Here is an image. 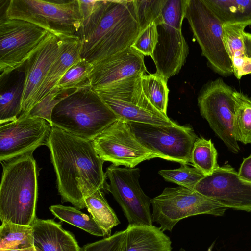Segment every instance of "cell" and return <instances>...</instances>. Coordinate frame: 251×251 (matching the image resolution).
<instances>
[{"mask_svg": "<svg viewBox=\"0 0 251 251\" xmlns=\"http://www.w3.org/2000/svg\"><path fill=\"white\" fill-rule=\"evenodd\" d=\"M46 146L62 202H70L79 210L86 208L85 198L105 189L107 185L104 161L97 153L92 141L52 126Z\"/></svg>", "mask_w": 251, "mask_h": 251, "instance_id": "6da1fadb", "label": "cell"}, {"mask_svg": "<svg viewBox=\"0 0 251 251\" xmlns=\"http://www.w3.org/2000/svg\"><path fill=\"white\" fill-rule=\"evenodd\" d=\"M140 31L133 0H102L76 34L81 57L93 65L131 47Z\"/></svg>", "mask_w": 251, "mask_h": 251, "instance_id": "7a4b0ae2", "label": "cell"}, {"mask_svg": "<svg viewBox=\"0 0 251 251\" xmlns=\"http://www.w3.org/2000/svg\"><path fill=\"white\" fill-rule=\"evenodd\" d=\"M1 164L0 221L31 226L36 218L38 198L37 168L33 152Z\"/></svg>", "mask_w": 251, "mask_h": 251, "instance_id": "3957f363", "label": "cell"}, {"mask_svg": "<svg viewBox=\"0 0 251 251\" xmlns=\"http://www.w3.org/2000/svg\"><path fill=\"white\" fill-rule=\"evenodd\" d=\"M118 120L91 86L74 90L53 108L52 126L93 141Z\"/></svg>", "mask_w": 251, "mask_h": 251, "instance_id": "277c9868", "label": "cell"}, {"mask_svg": "<svg viewBox=\"0 0 251 251\" xmlns=\"http://www.w3.org/2000/svg\"><path fill=\"white\" fill-rule=\"evenodd\" d=\"M4 16L30 23L58 37L76 36L82 25L78 0H10Z\"/></svg>", "mask_w": 251, "mask_h": 251, "instance_id": "5b68a950", "label": "cell"}, {"mask_svg": "<svg viewBox=\"0 0 251 251\" xmlns=\"http://www.w3.org/2000/svg\"><path fill=\"white\" fill-rule=\"evenodd\" d=\"M185 18L211 69L222 76L233 74L223 38V24L203 0H186Z\"/></svg>", "mask_w": 251, "mask_h": 251, "instance_id": "8992f818", "label": "cell"}, {"mask_svg": "<svg viewBox=\"0 0 251 251\" xmlns=\"http://www.w3.org/2000/svg\"><path fill=\"white\" fill-rule=\"evenodd\" d=\"M186 0H167L163 9L164 22L157 25L158 42L153 59L156 73L167 81L178 74L189 53L182 33Z\"/></svg>", "mask_w": 251, "mask_h": 251, "instance_id": "52a82bcc", "label": "cell"}, {"mask_svg": "<svg viewBox=\"0 0 251 251\" xmlns=\"http://www.w3.org/2000/svg\"><path fill=\"white\" fill-rule=\"evenodd\" d=\"M141 75L127 78L97 92L118 120L126 123L176 125V123L157 109L147 99L142 89Z\"/></svg>", "mask_w": 251, "mask_h": 251, "instance_id": "ba28073f", "label": "cell"}, {"mask_svg": "<svg viewBox=\"0 0 251 251\" xmlns=\"http://www.w3.org/2000/svg\"><path fill=\"white\" fill-rule=\"evenodd\" d=\"M153 222L163 231H171L180 220L193 216L209 214L222 216L228 209L195 190L182 186L166 187L151 199Z\"/></svg>", "mask_w": 251, "mask_h": 251, "instance_id": "9c48e42d", "label": "cell"}, {"mask_svg": "<svg viewBox=\"0 0 251 251\" xmlns=\"http://www.w3.org/2000/svg\"><path fill=\"white\" fill-rule=\"evenodd\" d=\"M132 132L146 148L161 159L181 165L190 164L194 144L198 137L189 126H164L128 122Z\"/></svg>", "mask_w": 251, "mask_h": 251, "instance_id": "30bf717a", "label": "cell"}, {"mask_svg": "<svg viewBox=\"0 0 251 251\" xmlns=\"http://www.w3.org/2000/svg\"><path fill=\"white\" fill-rule=\"evenodd\" d=\"M49 32L26 21L0 20V77L23 66Z\"/></svg>", "mask_w": 251, "mask_h": 251, "instance_id": "8fae6325", "label": "cell"}, {"mask_svg": "<svg viewBox=\"0 0 251 251\" xmlns=\"http://www.w3.org/2000/svg\"><path fill=\"white\" fill-rule=\"evenodd\" d=\"M231 86L218 78L207 83L198 97L201 115L228 150L238 153L240 147L234 131V101Z\"/></svg>", "mask_w": 251, "mask_h": 251, "instance_id": "7c38bea8", "label": "cell"}, {"mask_svg": "<svg viewBox=\"0 0 251 251\" xmlns=\"http://www.w3.org/2000/svg\"><path fill=\"white\" fill-rule=\"evenodd\" d=\"M140 173L138 168H122L112 164L105 172L110 182L105 189L122 208L128 225H152L151 199L141 188Z\"/></svg>", "mask_w": 251, "mask_h": 251, "instance_id": "4fadbf2b", "label": "cell"}, {"mask_svg": "<svg viewBox=\"0 0 251 251\" xmlns=\"http://www.w3.org/2000/svg\"><path fill=\"white\" fill-rule=\"evenodd\" d=\"M99 156L105 162L119 166L135 168L142 162L160 156L143 146L128 123L118 120L93 141Z\"/></svg>", "mask_w": 251, "mask_h": 251, "instance_id": "5bb4252c", "label": "cell"}, {"mask_svg": "<svg viewBox=\"0 0 251 251\" xmlns=\"http://www.w3.org/2000/svg\"><path fill=\"white\" fill-rule=\"evenodd\" d=\"M52 126L45 119L28 115L0 124V160L5 162L34 151L48 141Z\"/></svg>", "mask_w": 251, "mask_h": 251, "instance_id": "9a60e30c", "label": "cell"}, {"mask_svg": "<svg viewBox=\"0 0 251 251\" xmlns=\"http://www.w3.org/2000/svg\"><path fill=\"white\" fill-rule=\"evenodd\" d=\"M194 190L227 208L251 213V182L241 177L228 164L203 177Z\"/></svg>", "mask_w": 251, "mask_h": 251, "instance_id": "2e32d148", "label": "cell"}, {"mask_svg": "<svg viewBox=\"0 0 251 251\" xmlns=\"http://www.w3.org/2000/svg\"><path fill=\"white\" fill-rule=\"evenodd\" d=\"M64 36L58 37L49 32L24 65L25 80L20 115L28 114L36 105L40 89L62 50Z\"/></svg>", "mask_w": 251, "mask_h": 251, "instance_id": "e0dca14e", "label": "cell"}, {"mask_svg": "<svg viewBox=\"0 0 251 251\" xmlns=\"http://www.w3.org/2000/svg\"><path fill=\"white\" fill-rule=\"evenodd\" d=\"M147 72L144 56L131 46L94 64L89 82L97 91Z\"/></svg>", "mask_w": 251, "mask_h": 251, "instance_id": "ac0fdd59", "label": "cell"}, {"mask_svg": "<svg viewBox=\"0 0 251 251\" xmlns=\"http://www.w3.org/2000/svg\"><path fill=\"white\" fill-rule=\"evenodd\" d=\"M31 226L36 251H80L74 235L53 220L36 217Z\"/></svg>", "mask_w": 251, "mask_h": 251, "instance_id": "d6986e66", "label": "cell"}, {"mask_svg": "<svg viewBox=\"0 0 251 251\" xmlns=\"http://www.w3.org/2000/svg\"><path fill=\"white\" fill-rule=\"evenodd\" d=\"M125 230L122 251H172L170 238L153 225H128Z\"/></svg>", "mask_w": 251, "mask_h": 251, "instance_id": "ffe728a7", "label": "cell"}, {"mask_svg": "<svg viewBox=\"0 0 251 251\" xmlns=\"http://www.w3.org/2000/svg\"><path fill=\"white\" fill-rule=\"evenodd\" d=\"M19 69L0 77V124L15 121L21 114L25 74Z\"/></svg>", "mask_w": 251, "mask_h": 251, "instance_id": "44dd1931", "label": "cell"}, {"mask_svg": "<svg viewBox=\"0 0 251 251\" xmlns=\"http://www.w3.org/2000/svg\"><path fill=\"white\" fill-rule=\"evenodd\" d=\"M80 53L78 37L76 35L64 36L62 50L52 64L40 89L36 105L56 87L67 71L81 58Z\"/></svg>", "mask_w": 251, "mask_h": 251, "instance_id": "7402d4cb", "label": "cell"}, {"mask_svg": "<svg viewBox=\"0 0 251 251\" xmlns=\"http://www.w3.org/2000/svg\"><path fill=\"white\" fill-rule=\"evenodd\" d=\"M243 25H223V38L226 49L231 61L233 74L238 79L251 73V57L248 56L243 33Z\"/></svg>", "mask_w": 251, "mask_h": 251, "instance_id": "603a6c76", "label": "cell"}, {"mask_svg": "<svg viewBox=\"0 0 251 251\" xmlns=\"http://www.w3.org/2000/svg\"><path fill=\"white\" fill-rule=\"evenodd\" d=\"M224 25H251V0H203Z\"/></svg>", "mask_w": 251, "mask_h": 251, "instance_id": "cb8c5ba5", "label": "cell"}, {"mask_svg": "<svg viewBox=\"0 0 251 251\" xmlns=\"http://www.w3.org/2000/svg\"><path fill=\"white\" fill-rule=\"evenodd\" d=\"M84 201L88 212L103 231L104 238L110 236L112 228L120 222L101 190H98L86 197Z\"/></svg>", "mask_w": 251, "mask_h": 251, "instance_id": "d4e9b609", "label": "cell"}, {"mask_svg": "<svg viewBox=\"0 0 251 251\" xmlns=\"http://www.w3.org/2000/svg\"><path fill=\"white\" fill-rule=\"evenodd\" d=\"M34 247L32 226L3 222L0 226V250H19Z\"/></svg>", "mask_w": 251, "mask_h": 251, "instance_id": "484cf974", "label": "cell"}, {"mask_svg": "<svg viewBox=\"0 0 251 251\" xmlns=\"http://www.w3.org/2000/svg\"><path fill=\"white\" fill-rule=\"evenodd\" d=\"M234 126L237 141L251 144V99L246 95L234 90Z\"/></svg>", "mask_w": 251, "mask_h": 251, "instance_id": "4316f807", "label": "cell"}, {"mask_svg": "<svg viewBox=\"0 0 251 251\" xmlns=\"http://www.w3.org/2000/svg\"><path fill=\"white\" fill-rule=\"evenodd\" d=\"M49 209L55 217L61 221L83 229L93 235L104 237L103 231L92 216L83 213L76 207L56 204L50 206Z\"/></svg>", "mask_w": 251, "mask_h": 251, "instance_id": "83f0119b", "label": "cell"}, {"mask_svg": "<svg viewBox=\"0 0 251 251\" xmlns=\"http://www.w3.org/2000/svg\"><path fill=\"white\" fill-rule=\"evenodd\" d=\"M217 156V150L211 139L198 137L192 150L190 163L205 176H209L219 167Z\"/></svg>", "mask_w": 251, "mask_h": 251, "instance_id": "f1b7e54d", "label": "cell"}, {"mask_svg": "<svg viewBox=\"0 0 251 251\" xmlns=\"http://www.w3.org/2000/svg\"><path fill=\"white\" fill-rule=\"evenodd\" d=\"M142 87L150 102L159 111L167 115L169 90L167 81L155 73L141 75Z\"/></svg>", "mask_w": 251, "mask_h": 251, "instance_id": "f546056e", "label": "cell"}, {"mask_svg": "<svg viewBox=\"0 0 251 251\" xmlns=\"http://www.w3.org/2000/svg\"><path fill=\"white\" fill-rule=\"evenodd\" d=\"M92 68V64L81 58L67 71L55 88L64 91L90 86L89 76Z\"/></svg>", "mask_w": 251, "mask_h": 251, "instance_id": "4dcf8cb0", "label": "cell"}, {"mask_svg": "<svg viewBox=\"0 0 251 251\" xmlns=\"http://www.w3.org/2000/svg\"><path fill=\"white\" fill-rule=\"evenodd\" d=\"M133 0L141 31L151 24L157 26L164 22L163 9L167 0Z\"/></svg>", "mask_w": 251, "mask_h": 251, "instance_id": "1f68e13d", "label": "cell"}, {"mask_svg": "<svg viewBox=\"0 0 251 251\" xmlns=\"http://www.w3.org/2000/svg\"><path fill=\"white\" fill-rule=\"evenodd\" d=\"M158 174L167 181L193 190L196 184L205 176L195 167L181 165L178 169L161 170Z\"/></svg>", "mask_w": 251, "mask_h": 251, "instance_id": "d6a6232c", "label": "cell"}, {"mask_svg": "<svg viewBox=\"0 0 251 251\" xmlns=\"http://www.w3.org/2000/svg\"><path fill=\"white\" fill-rule=\"evenodd\" d=\"M74 90L75 89L59 91L57 88H54L38 103L27 115L43 118L52 126L51 115L54 107Z\"/></svg>", "mask_w": 251, "mask_h": 251, "instance_id": "836d02e7", "label": "cell"}, {"mask_svg": "<svg viewBox=\"0 0 251 251\" xmlns=\"http://www.w3.org/2000/svg\"><path fill=\"white\" fill-rule=\"evenodd\" d=\"M158 37L157 25L154 23L151 24L141 31L131 47L144 56L152 58Z\"/></svg>", "mask_w": 251, "mask_h": 251, "instance_id": "e575fe53", "label": "cell"}, {"mask_svg": "<svg viewBox=\"0 0 251 251\" xmlns=\"http://www.w3.org/2000/svg\"><path fill=\"white\" fill-rule=\"evenodd\" d=\"M125 234V230L117 231L108 237L84 245L80 251H122Z\"/></svg>", "mask_w": 251, "mask_h": 251, "instance_id": "d590c367", "label": "cell"}, {"mask_svg": "<svg viewBox=\"0 0 251 251\" xmlns=\"http://www.w3.org/2000/svg\"><path fill=\"white\" fill-rule=\"evenodd\" d=\"M102 1V0H78L82 23L93 14L100 6Z\"/></svg>", "mask_w": 251, "mask_h": 251, "instance_id": "8d00e7d4", "label": "cell"}, {"mask_svg": "<svg viewBox=\"0 0 251 251\" xmlns=\"http://www.w3.org/2000/svg\"><path fill=\"white\" fill-rule=\"evenodd\" d=\"M238 173L241 177L251 182V155L243 159Z\"/></svg>", "mask_w": 251, "mask_h": 251, "instance_id": "74e56055", "label": "cell"}, {"mask_svg": "<svg viewBox=\"0 0 251 251\" xmlns=\"http://www.w3.org/2000/svg\"><path fill=\"white\" fill-rule=\"evenodd\" d=\"M243 36L247 53L249 57H251V33L244 31Z\"/></svg>", "mask_w": 251, "mask_h": 251, "instance_id": "f35d334b", "label": "cell"}, {"mask_svg": "<svg viewBox=\"0 0 251 251\" xmlns=\"http://www.w3.org/2000/svg\"><path fill=\"white\" fill-rule=\"evenodd\" d=\"M0 251H36L34 247H31L24 249H19V250H0Z\"/></svg>", "mask_w": 251, "mask_h": 251, "instance_id": "ab89813d", "label": "cell"}, {"mask_svg": "<svg viewBox=\"0 0 251 251\" xmlns=\"http://www.w3.org/2000/svg\"><path fill=\"white\" fill-rule=\"evenodd\" d=\"M213 245L214 244H212L210 247H209V248L208 249L207 251H213L212 249H213Z\"/></svg>", "mask_w": 251, "mask_h": 251, "instance_id": "60d3db41", "label": "cell"}, {"mask_svg": "<svg viewBox=\"0 0 251 251\" xmlns=\"http://www.w3.org/2000/svg\"><path fill=\"white\" fill-rule=\"evenodd\" d=\"M178 251H186L183 248H181V249H180V250Z\"/></svg>", "mask_w": 251, "mask_h": 251, "instance_id": "b9f144b4", "label": "cell"}, {"mask_svg": "<svg viewBox=\"0 0 251 251\" xmlns=\"http://www.w3.org/2000/svg\"></svg>", "mask_w": 251, "mask_h": 251, "instance_id": "7bdbcfd3", "label": "cell"}]
</instances>
